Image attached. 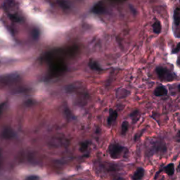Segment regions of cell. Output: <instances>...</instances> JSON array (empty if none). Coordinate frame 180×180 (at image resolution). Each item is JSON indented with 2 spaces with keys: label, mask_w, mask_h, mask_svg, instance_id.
<instances>
[{
  "label": "cell",
  "mask_w": 180,
  "mask_h": 180,
  "mask_svg": "<svg viewBox=\"0 0 180 180\" xmlns=\"http://www.w3.org/2000/svg\"><path fill=\"white\" fill-rule=\"evenodd\" d=\"M146 151L148 156H164L167 154V148L165 142L160 139H149L146 142Z\"/></svg>",
  "instance_id": "obj_1"
},
{
  "label": "cell",
  "mask_w": 180,
  "mask_h": 180,
  "mask_svg": "<svg viewBox=\"0 0 180 180\" xmlns=\"http://www.w3.org/2000/svg\"><path fill=\"white\" fill-rule=\"evenodd\" d=\"M4 8L11 21L13 22L22 21V17L19 13L18 4L16 0H5Z\"/></svg>",
  "instance_id": "obj_2"
},
{
  "label": "cell",
  "mask_w": 180,
  "mask_h": 180,
  "mask_svg": "<svg viewBox=\"0 0 180 180\" xmlns=\"http://www.w3.org/2000/svg\"><path fill=\"white\" fill-rule=\"evenodd\" d=\"M156 72L158 79L162 82H172L177 78V75L174 72L163 66H158L156 68Z\"/></svg>",
  "instance_id": "obj_3"
},
{
  "label": "cell",
  "mask_w": 180,
  "mask_h": 180,
  "mask_svg": "<svg viewBox=\"0 0 180 180\" xmlns=\"http://www.w3.org/2000/svg\"><path fill=\"white\" fill-rule=\"evenodd\" d=\"M127 152V148L118 143L111 144L109 147V155L113 159L120 158L122 156L126 154Z\"/></svg>",
  "instance_id": "obj_4"
},
{
  "label": "cell",
  "mask_w": 180,
  "mask_h": 180,
  "mask_svg": "<svg viewBox=\"0 0 180 180\" xmlns=\"http://www.w3.org/2000/svg\"><path fill=\"white\" fill-rule=\"evenodd\" d=\"M19 78V75L16 74H10L7 75H3L0 77V82L4 84H8V83H12L15 81H17Z\"/></svg>",
  "instance_id": "obj_5"
},
{
  "label": "cell",
  "mask_w": 180,
  "mask_h": 180,
  "mask_svg": "<svg viewBox=\"0 0 180 180\" xmlns=\"http://www.w3.org/2000/svg\"><path fill=\"white\" fill-rule=\"evenodd\" d=\"M118 118V112L115 110L110 109L109 111V115L108 117V120H107V123H108L109 125L111 127L113 126L114 123H115L116 120Z\"/></svg>",
  "instance_id": "obj_6"
},
{
  "label": "cell",
  "mask_w": 180,
  "mask_h": 180,
  "mask_svg": "<svg viewBox=\"0 0 180 180\" xmlns=\"http://www.w3.org/2000/svg\"><path fill=\"white\" fill-rule=\"evenodd\" d=\"M1 136L4 139H10L16 136V133L12 129L10 128V127H6L2 132Z\"/></svg>",
  "instance_id": "obj_7"
},
{
  "label": "cell",
  "mask_w": 180,
  "mask_h": 180,
  "mask_svg": "<svg viewBox=\"0 0 180 180\" xmlns=\"http://www.w3.org/2000/svg\"><path fill=\"white\" fill-rule=\"evenodd\" d=\"M106 11V8L101 2H98L94 7L92 8V12L96 14L103 13Z\"/></svg>",
  "instance_id": "obj_8"
},
{
  "label": "cell",
  "mask_w": 180,
  "mask_h": 180,
  "mask_svg": "<svg viewBox=\"0 0 180 180\" xmlns=\"http://www.w3.org/2000/svg\"><path fill=\"white\" fill-rule=\"evenodd\" d=\"M88 66L90 68V69L92 70V71H97V72H101V71H103V69L100 66L99 63H98L97 61H96L94 60H90L88 63Z\"/></svg>",
  "instance_id": "obj_9"
},
{
  "label": "cell",
  "mask_w": 180,
  "mask_h": 180,
  "mask_svg": "<svg viewBox=\"0 0 180 180\" xmlns=\"http://www.w3.org/2000/svg\"><path fill=\"white\" fill-rule=\"evenodd\" d=\"M167 89L164 86H158L154 90V95L156 97H161L167 94Z\"/></svg>",
  "instance_id": "obj_10"
},
{
  "label": "cell",
  "mask_w": 180,
  "mask_h": 180,
  "mask_svg": "<svg viewBox=\"0 0 180 180\" xmlns=\"http://www.w3.org/2000/svg\"><path fill=\"white\" fill-rule=\"evenodd\" d=\"M144 173H145V171H144V168L139 167V168H137V170L135 171V172L134 173V175H132V179H134V180L141 179L142 178L144 177Z\"/></svg>",
  "instance_id": "obj_11"
},
{
  "label": "cell",
  "mask_w": 180,
  "mask_h": 180,
  "mask_svg": "<svg viewBox=\"0 0 180 180\" xmlns=\"http://www.w3.org/2000/svg\"><path fill=\"white\" fill-rule=\"evenodd\" d=\"M162 170H164L165 172L166 173L167 175L172 176L174 174H175V165H174L172 162H171V163H169L167 165H166V166L162 169Z\"/></svg>",
  "instance_id": "obj_12"
},
{
  "label": "cell",
  "mask_w": 180,
  "mask_h": 180,
  "mask_svg": "<svg viewBox=\"0 0 180 180\" xmlns=\"http://www.w3.org/2000/svg\"><path fill=\"white\" fill-rule=\"evenodd\" d=\"M153 28V33L156 34H160L161 33V30H162V26L161 23H160L159 21H156L152 25Z\"/></svg>",
  "instance_id": "obj_13"
},
{
  "label": "cell",
  "mask_w": 180,
  "mask_h": 180,
  "mask_svg": "<svg viewBox=\"0 0 180 180\" xmlns=\"http://www.w3.org/2000/svg\"><path fill=\"white\" fill-rule=\"evenodd\" d=\"M129 92L127 91V89H121L117 90V92H116V97L119 98H124L127 97V95L129 94Z\"/></svg>",
  "instance_id": "obj_14"
},
{
  "label": "cell",
  "mask_w": 180,
  "mask_h": 180,
  "mask_svg": "<svg viewBox=\"0 0 180 180\" xmlns=\"http://www.w3.org/2000/svg\"><path fill=\"white\" fill-rule=\"evenodd\" d=\"M128 129H129V123L126 120L123 121V123L121 124V135H125L127 131H128Z\"/></svg>",
  "instance_id": "obj_15"
},
{
  "label": "cell",
  "mask_w": 180,
  "mask_h": 180,
  "mask_svg": "<svg viewBox=\"0 0 180 180\" xmlns=\"http://www.w3.org/2000/svg\"><path fill=\"white\" fill-rule=\"evenodd\" d=\"M130 118H132V120L133 123H136L138 121L139 118V110H135V111H132L130 114Z\"/></svg>",
  "instance_id": "obj_16"
},
{
  "label": "cell",
  "mask_w": 180,
  "mask_h": 180,
  "mask_svg": "<svg viewBox=\"0 0 180 180\" xmlns=\"http://www.w3.org/2000/svg\"><path fill=\"white\" fill-rule=\"evenodd\" d=\"M174 21H175V25L177 26L180 23V13L178 9H176L174 13Z\"/></svg>",
  "instance_id": "obj_17"
},
{
  "label": "cell",
  "mask_w": 180,
  "mask_h": 180,
  "mask_svg": "<svg viewBox=\"0 0 180 180\" xmlns=\"http://www.w3.org/2000/svg\"><path fill=\"white\" fill-rule=\"evenodd\" d=\"M89 146V141H83L82 143L80 144V150L81 152H85L88 149Z\"/></svg>",
  "instance_id": "obj_18"
},
{
  "label": "cell",
  "mask_w": 180,
  "mask_h": 180,
  "mask_svg": "<svg viewBox=\"0 0 180 180\" xmlns=\"http://www.w3.org/2000/svg\"><path fill=\"white\" fill-rule=\"evenodd\" d=\"M40 36V32L37 29H34L33 30V37L34 40L38 39V37Z\"/></svg>",
  "instance_id": "obj_19"
},
{
  "label": "cell",
  "mask_w": 180,
  "mask_h": 180,
  "mask_svg": "<svg viewBox=\"0 0 180 180\" xmlns=\"http://www.w3.org/2000/svg\"><path fill=\"white\" fill-rule=\"evenodd\" d=\"M179 51H180V42L178 43L177 45L176 46V47L175 49H172V54H177Z\"/></svg>",
  "instance_id": "obj_20"
},
{
  "label": "cell",
  "mask_w": 180,
  "mask_h": 180,
  "mask_svg": "<svg viewBox=\"0 0 180 180\" xmlns=\"http://www.w3.org/2000/svg\"><path fill=\"white\" fill-rule=\"evenodd\" d=\"M6 105H7V102H4L0 104V115H2V113L4 111Z\"/></svg>",
  "instance_id": "obj_21"
},
{
  "label": "cell",
  "mask_w": 180,
  "mask_h": 180,
  "mask_svg": "<svg viewBox=\"0 0 180 180\" xmlns=\"http://www.w3.org/2000/svg\"><path fill=\"white\" fill-rule=\"evenodd\" d=\"M175 139L176 141L180 142V130H179V131L177 132V135H175Z\"/></svg>",
  "instance_id": "obj_22"
},
{
  "label": "cell",
  "mask_w": 180,
  "mask_h": 180,
  "mask_svg": "<svg viewBox=\"0 0 180 180\" xmlns=\"http://www.w3.org/2000/svg\"><path fill=\"white\" fill-rule=\"evenodd\" d=\"M28 180H31V179H40L39 177H37V176H35V175H31V176H29L27 178H26Z\"/></svg>",
  "instance_id": "obj_23"
},
{
  "label": "cell",
  "mask_w": 180,
  "mask_h": 180,
  "mask_svg": "<svg viewBox=\"0 0 180 180\" xmlns=\"http://www.w3.org/2000/svg\"><path fill=\"white\" fill-rule=\"evenodd\" d=\"M110 1L113 3H123L125 1V0H110Z\"/></svg>",
  "instance_id": "obj_24"
},
{
  "label": "cell",
  "mask_w": 180,
  "mask_h": 180,
  "mask_svg": "<svg viewBox=\"0 0 180 180\" xmlns=\"http://www.w3.org/2000/svg\"><path fill=\"white\" fill-rule=\"evenodd\" d=\"M177 65L179 67H180V55H179V56L178 57L177 61Z\"/></svg>",
  "instance_id": "obj_25"
},
{
  "label": "cell",
  "mask_w": 180,
  "mask_h": 180,
  "mask_svg": "<svg viewBox=\"0 0 180 180\" xmlns=\"http://www.w3.org/2000/svg\"><path fill=\"white\" fill-rule=\"evenodd\" d=\"M177 172H180V162H179V163L178 166H177Z\"/></svg>",
  "instance_id": "obj_26"
},
{
  "label": "cell",
  "mask_w": 180,
  "mask_h": 180,
  "mask_svg": "<svg viewBox=\"0 0 180 180\" xmlns=\"http://www.w3.org/2000/svg\"><path fill=\"white\" fill-rule=\"evenodd\" d=\"M177 88H178V90H179V92H180V84H179V85H178V87H177Z\"/></svg>",
  "instance_id": "obj_27"
}]
</instances>
